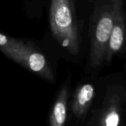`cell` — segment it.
Masks as SVG:
<instances>
[{"mask_svg": "<svg viewBox=\"0 0 126 126\" xmlns=\"http://www.w3.org/2000/svg\"><path fill=\"white\" fill-rule=\"evenodd\" d=\"M119 117L117 114H111L106 120V126H116L118 125Z\"/></svg>", "mask_w": 126, "mask_h": 126, "instance_id": "ba28073f", "label": "cell"}, {"mask_svg": "<svg viewBox=\"0 0 126 126\" xmlns=\"http://www.w3.org/2000/svg\"><path fill=\"white\" fill-rule=\"evenodd\" d=\"M123 41V32L120 26L113 27L110 35V47L111 49L117 51L120 49Z\"/></svg>", "mask_w": 126, "mask_h": 126, "instance_id": "8992f818", "label": "cell"}, {"mask_svg": "<svg viewBox=\"0 0 126 126\" xmlns=\"http://www.w3.org/2000/svg\"><path fill=\"white\" fill-rule=\"evenodd\" d=\"M17 39L10 38L5 35L0 33V49L12 47L17 42Z\"/></svg>", "mask_w": 126, "mask_h": 126, "instance_id": "52a82bcc", "label": "cell"}, {"mask_svg": "<svg viewBox=\"0 0 126 126\" xmlns=\"http://www.w3.org/2000/svg\"><path fill=\"white\" fill-rule=\"evenodd\" d=\"M21 65L47 80H52L53 79L47 59L32 47H30L25 54Z\"/></svg>", "mask_w": 126, "mask_h": 126, "instance_id": "7a4b0ae2", "label": "cell"}, {"mask_svg": "<svg viewBox=\"0 0 126 126\" xmlns=\"http://www.w3.org/2000/svg\"><path fill=\"white\" fill-rule=\"evenodd\" d=\"M113 29L112 19L109 17H103L98 22L96 30V38L100 43H106L110 38Z\"/></svg>", "mask_w": 126, "mask_h": 126, "instance_id": "277c9868", "label": "cell"}, {"mask_svg": "<svg viewBox=\"0 0 126 126\" xmlns=\"http://www.w3.org/2000/svg\"><path fill=\"white\" fill-rule=\"evenodd\" d=\"M94 89L92 85L90 84H86L84 85L80 90L79 91L77 97V108L78 111L80 109V108L84 106L88 102H89L92 97H93Z\"/></svg>", "mask_w": 126, "mask_h": 126, "instance_id": "5b68a950", "label": "cell"}, {"mask_svg": "<svg viewBox=\"0 0 126 126\" xmlns=\"http://www.w3.org/2000/svg\"><path fill=\"white\" fill-rule=\"evenodd\" d=\"M66 90L63 89L49 115V124L52 126H63L66 120Z\"/></svg>", "mask_w": 126, "mask_h": 126, "instance_id": "3957f363", "label": "cell"}, {"mask_svg": "<svg viewBox=\"0 0 126 126\" xmlns=\"http://www.w3.org/2000/svg\"><path fill=\"white\" fill-rule=\"evenodd\" d=\"M49 19L55 38L63 47L74 52L76 38L69 0H52Z\"/></svg>", "mask_w": 126, "mask_h": 126, "instance_id": "6da1fadb", "label": "cell"}]
</instances>
